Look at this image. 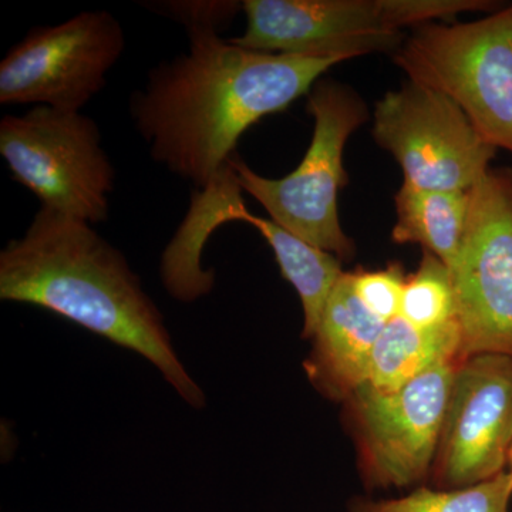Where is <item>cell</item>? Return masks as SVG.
<instances>
[{
    "instance_id": "obj_3",
    "label": "cell",
    "mask_w": 512,
    "mask_h": 512,
    "mask_svg": "<svg viewBox=\"0 0 512 512\" xmlns=\"http://www.w3.org/2000/svg\"><path fill=\"white\" fill-rule=\"evenodd\" d=\"M315 120L311 144L301 164L282 178L256 174L238 156L228 160L242 191L268 211L269 220L303 241L342 259L355 254L339 218V192L348 185L343 168L346 141L367 120L365 103L349 87L320 82L308 94Z\"/></svg>"
},
{
    "instance_id": "obj_2",
    "label": "cell",
    "mask_w": 512,
    "mask_h": 512,
    "mask_svg": "<svg viewBox=\"0 0 512 512\" xmlns=\"http://www.w3.org/2000/svg\"><path fill=\"white\" fill-rule=\"evenodd\" d=\"M0 299L45 309L137 353L192 409L207 404L156 302L123 252L89 222L40 207L23 237L0 252Z\"/></svg>"
},
{
    "instance_id": "obj_22",
    "label": "cell",
    "mask_w": 512,
    "mask_h": 512,
    "mask_svg": "<svg viewBox=\"0 0 512 512\" xmlns=\"http://www.w3.org/2000/svg\"><path fill=\"white\" fill-rule=\"evenodd\" d=\"M508 463L511 464V471H510V473L512 474V444H511V447H510V451H508Z\"/></svg>"
},
{
    "instance_id": "obj_12",
    "label": "cell",
    "mask_w": 512,
    "mask_h": 512,
    "mask_svg": "<svg viewBox=\"0 0 512 512\" xmlns=\"http://www.w3.org/2000/svg\"><path fill=\"white\" fill-rule=\"evenodd\" d=\"M387 322L363 305L345 272L333 289L305 367L312 383L328 394H353L369 379L377 339Z\"/></svg>"
},
{
    "instance_id": "obj_8",
    "label": "cell",
    "mask_w": 512,
    "mask_h": 512,
    "mask_svg": "<svg viewBox=\"0 0 512 512\" xmlns=\"http://www.w3.org/2000/svg\"><path fill=\"white\" fill-rule=\"evenodd\" d=\"M126 37L107 10L33 28L0 63V103L82 111L106 86Z\"/></svg>"
},
{
    "instance_id": "obj_21",
    "label": "cell",
    "mask_w": 512,
    "mask_h": 512,
    "mask_svg": "<svg viewBox=\"0 0 512 512\" xmlns=\"http://www.w3.org/2000/svg\"><path fill=\"white\" fill-rule=\"evenodd\" d=\"M158 15L174 19L187 33L215 32L232 22L242 10V2L232 0H171V2L143 3Z\"/></svg>"
},
{
    "instance_id": "obj_11",
    "label": "cell",
    "mask_w": 512,
    "mask_h": 512,
    "mask_svg": "<svg viewBox=\"0 0 512 512\" xmlns=\"http://www.w3.org/2000/svg\"><path fill=\"white\" fill-rule=\"evenodd\" d=\"M512 444V357L476 355L458 363L437 451L447 488L503 473Z\"/></svg>"
},
{
    "instance_id": "obj_1",
    "label": "cell",
    "mask_w": 512,
    "mask_h": 512,
    "mask_svg": "<svg viewBox=\"0 0 512 512\" xmlns=\"http://www.w3.org/2000/svg\"><path fill=\"white\" fill-rule=\"evenodd\" d=\"M188 37V53L151 70L131 96L130 113L153 160L198 190L224 171L249 127L308 96L343 62L258 52L215 32Z\"/></svg>"
},
{
    "instance_id": "obj_14",
    "label": "cell",
    "mask_w": 512,
    "mask_h": 512,
    "mask_svg": "<svg viewBox=\"0 0 512 512\" xmlns=\"http://www.w3.org/2000/svg\"><path fill=\"white\" fill-rule=\"evenodd\" d=\"M470 201V191L423 190L403 183L394 195L392 241L421 245L451 271L466 237Z\"/></svg>"
},
{
    "instance_id": "obj_10",
    "label": "cell",
    "mask_w": 512,
    "mask_h": 512,
    "mask_svg": "<svg viewBox=\"0 0 512 512\" xmlns=\"http://www.w3.org/2000/svg\"><path fill=\"white\" fill-rule=\"evenodd\" d=\"M244 35L235 45L343 62L366 53H394L406 36L387 26L380 0H245Z\"/></svg>"
},
{
    "instance_id": "obj_7",
    "label": "cell",
    "mask_w": 512,
    "mask_h": 512,
    "mask_svg": "<svg viewBox=\"0 0 512 512\" xmlns=\"http://www.w3.org/2000/svg\"><path fill=\"white\" fill-rule=\"evenodd\" d=\"M470 198L466 237L451 268L460 357H512V170L491 168Z\"/></svg>"
},
{
    "instance_id": "obj_5",
    "label": "cell",
    "mask_w": 512,
    "mask_h": 512,
    "mask_svg": "<svg viewBox=\"0 0 512 512\" xmlns=\"http://www.w3.org/2000/svg\"><path fill=\"white\" fill-rule=\"evenodd\" d=\"M0 156L40 207L89 224L109 218L116 171L99 126L82 111L35 106L0 121Z\"/></svg>"
},
{
    "instance_id": "obj_13",
    "label": "cell",
    "mask_w": 512,
    "mask_h": 512,
    "mask_svg": "<svg viewBox=\"0 0 512 512\" xmlns=\"http://www.w3.org/2000/svg\"><path fill=\"white\" fill-rule=\"evenodd\" d=\"M238 191L241 185L227 164L208 187L192 194L190 212L161 261V279L177 301L191 303L214 289V272L202 268L201 252L211 232L224 224L225 204Z\"/></svg>"
},
{
    "instance_id": "obj_4",
    "label": "cell",
    "mask_w": 512,
    "mask_h": 512,
    "mask_svg": "<svg viewBox=\"0 0 512 512\" xmlns=\"http://www.w3.org/2000/svg\"><path fill=\"white\" fill-rule=\"evenodd\" d=\"M393 62L456 101L487 143L512 154V5L470 23L414 28Z\"/></svg>"
},
{
    "instance_id": "obj_20",
    "label": "cell",
    "mask_w": 512,
    "mask_h": 512,
    "mask_svg": "<svg viewBox=\"0 0 512 512\" xmlns=\"http://www.w3.org/2000/svg\"><path fill=\"white\" fill-rule=\"evenodd\" d=\"M353 289L363 305L377 318L390 322L400 316L403 289L407 278L399 264L379 271L352 272Z\"/></svg>"
},
{
    "instance_id": "obj_9",
    "label": "cell",
    "mask_w": 512,
    "mask_h": 512,
    "mask_svg": "<svg viewBox=\"0 0 512 512\" xmlns=\"http://www.w3.org/2000/svg\"><path fill=\"white\" fill-rule=\"evenodd\" d=\"M441 363L400 389L353 393L363 456L370 478L404 487L426 476L439 451L458 363Z\"/></svg>"
},
{
    "instance_id": "obj_16",
    "label": "cell",
    "mask_w": 512,
    "mask_h": 512,
    "mask_svg": "<svg viewBox=\"0 0 512 512\" xmlns=\"http://www.w3.org/2000/svg\"><path fill=\"white\" fill-rule=\"evenodd\" d=\"M239 222L252 225L274 252L276 264L298 293L303 312L302 338L312 339L318 329L333 289L345 271L338 256L315 247L272 220L256 217L248 210Z\"/></svg>"
},
{
    "instance_id": "obj_18",
    "label": "cell",
    "mask_w": 512,
    "mask_h": 512,
    "mask_svg": "<svg viewBox=\"0 0 512 512\" xmlns=\"http://www.w3.org/2000/svg\"><path fill=\"white\" fill-rule=\"evenodd\" d=\"M456 315L450 268L436 255L424 251L419 269L404 285L400 316L417 328L433 329L454 322Z\"/></svg>"
},
{
    "instance_id": "obj_19",
    "label": "cell",
    "mask_w": 512,
    "mask_h": 512,
    "mask_svg": "<svg viewBox=\"0 0 512 512\" xmlns=\"http://www.w3.org/2000/svg\"><path fill=\"white\" fill-rule=\"evenodd\" d=\"M387 26L400 30L429 25L430 20L453 19L463 12L500 9L487 0H380Z\"/></svg>"
},
{
    "instance_id": "obj_6",
    "label": "cell",
    "mask_w": 512,
    "mask_h": 512,
    "mask_svg": "<svg viewBox=\"0 0 512 512\" xmlns=\"http://www.w3.org/2000/svg\"><path fill=\"white\" fill-rule=\"evenodd\" d=\"M373 137L396 158L404 183L423 190L471 191L497 153L456 101L412 80L376 104Z\"/></svg>"
},
{
    "instance_id": "obj_17",
    "label": "cell",
    "mask_w": 512,
    "mask_h": 512,
    "mask_svg": "<svg viewBox=\"0 0 512 512\" xmlns=\"http://www.w3.org/2000/svg\"><path fill=\"white\" fill-rule=\"evenodd\" d=\"M512 474H498L464 488H420L394 500L359 505L355 512H511Z\"/></svg>"
},
{
    "instance_id": "obj_15",
    "label": "cell",
    "mask_w": 512,
    "mask_h": 512,
    "mask_svg": "<svg viewBox=\"0 0 512 512\" xmlns=\"http://www.w3.org/2000/svg\"><path fill=\"white\" fill-rule=\"evenodd\" d=\"M457 320L421 329L397 316L386 323L370 362L367 386L393 392L441 363L461 360Z\"/></svg>"
}]
</instances>
